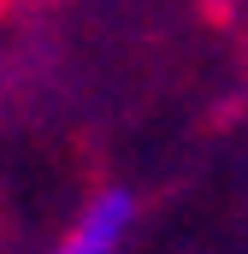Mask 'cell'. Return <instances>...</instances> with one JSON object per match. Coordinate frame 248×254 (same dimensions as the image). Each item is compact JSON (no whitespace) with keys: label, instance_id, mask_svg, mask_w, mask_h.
Wrapping results in <instances>:
<instances>
[{"label":"cell","instance_id":"6da1fadb","mask_svg":"<svg viewBox=\"0 0 248 254\" xmlns=\"http://www.w3.org/2000/svg\"><path fill=\"white\" fill-rule=\"evenodd\" d=\"M130 219H136V195L130 190H101V195L83 201V213L71 219V231L48 254H119V243L130 237Z\"/></svg>","mask_w":248,"mask_h":254}]
</instances>
